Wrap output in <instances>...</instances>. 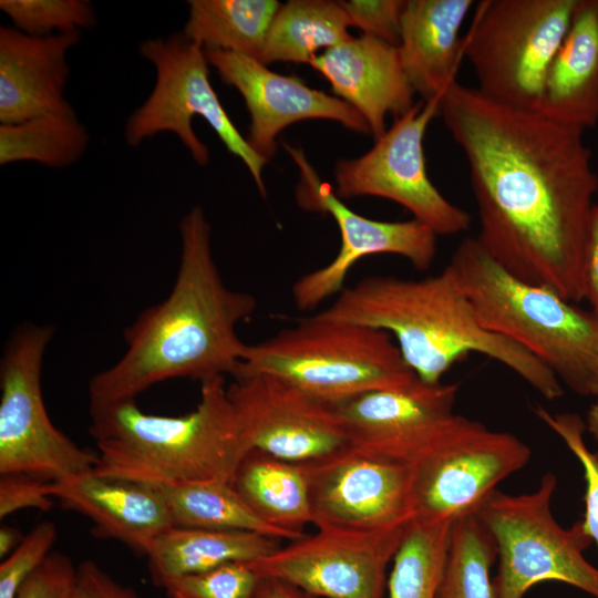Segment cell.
<instances>
[{
	"label": "cell",
	"instance_id": "cell-13",
	"mask_svg": "<svg viewBox=\"0 0 598 598\" xmlns=\"http://www.w3.org/2000/svg\"><path fill=\"white\" fill-rule=\"evenodd\" d=\"M300 171L297 203L305 209L330 215L340 231L337 256L326 266L301 276L292 286L299 310H311L340 293L352 267L372 255H398L419 270H426L436 256L437 235L417 219L381 221L364 217L350 207L323 182L300 148L285 144Z\"/></svg>",
	"mask_w": 598,
	"mask_h": 598
},
{
	"label": "cell",
	"instance_id": "cell-44",
	"mask_svg": "<svg viewBox=\"0 0 598 598\" xmlns=\"http://www.w3.org/2000/svg\"><path fill=\"white\" fill-rule=\"evenodd\" d=\"M592 396H598V360L595 369L594 383H592Z\"/></svg>",
	"mask_w": 598,
	"mask_h": 598
},
{
	"label": "cell",
	"instance_id": "cell-33",
	"mask_svg": "<svg viewBox=\"0 0 598 598\" xmlns=\"http://www.w3.org/2000/svg\"><path fill=\"white\" fill-rule=\"evenodd\" d=\"M535 414L555 432L578 458L585 478V514L580 522L584 533L595 542L598 550V453L587 446L585 421L575 413H551L536 405Z\"/></svg>",
	"mask_w": 598,
	"mask_h": 598
},
{
	"label": "cell",
	"instance_id": "cell-30",
	"mask_svg": "<svg viewBox=\"0 0 598 598\" xmlns=\"http://www.w3.org/2000/svg\"><path fill=\"white\" fill-rule=\"evenodd\" d=\"M452 524L408 523L386 582L390 598H436Z\"/></svg>",
	"mask_w": 598,
	"mask_h": 598
},
{
	"label": "cell",
	"instance_id": "cell-21",
	"mask_svg": "<svg viewBox=\"0 0 598 598\" xmlns=\"http://www.w3.org/2000/svg\"><path fill=\"white\" fill-rule=\"evenodd\" d=\"M53 498L87 517L95 537L117 540L145 556L152 542L174 526L158 488L85 472L51 483Z\"/></svg>",
	"mask_w": 598,
	"mask_h": 598
},
{
	"label": "cell",
	"instance_id": "cell-5",
	"mask_svg": "<svg viewBox=\"0 0 598 598\" xmlns=\"http://www.w3.org/2000/svg\"><path fill=\"white\" fill-rule=\"evenodd\" d=\"M445 267L486 330L525 349L573 392L592 396L598 315L516 278L476 238L462 240Z\"/></svg>",
	"mask_w": 598,
	"mask_h": 598
},
{
	"label": "cell",
	"instance_id": "cell-39",
	"mask_svg": "<svg viewBox=\"0 0 598 598\" xmlns=\"http://www.w3.org/2000/svg\"><path fill=\"white\" fill-rule=\"evenodd\" d=\"M73 598H141L130 586L123 585L95 561L87 559L78 566Z\"/></svg>",
	"mask_w": 598,
	"mask_h": 598
},
{
	"label": "cell",
	"instance_id": "cell-14",
	"mask_svg": "<svg viewBox=\"0 0 598 598\" xmlns=\"http://www.w3.org/2000/svg\"><path fill=\"white\" fill-rule=\"evenodd\" d=\"M234 379L227 395L249 450L308 463L350 447L334 405L277 375L245 373Z\"/></svg>",
	"mask_w": 598,
	"mask_h": 598
},
{
	"label": "cell",
	"instance_id": "cell-24",
	"mask_svg": "<svg viewBox=\"0 0 598 598\" xmlns=\"http://www.w3.org/2000/svg\"><path fill=\"white\" fill-rule=\"evenodd\" d=\"M230 484L252 512L289 542L312 523L305 463L252 448L236 467Z\"/></svg>",
	"mask_w": 598,
	"mask_h": 598
},
{
	"label": "cell",
	"instance_id": "cell-1",
	"mask_svg": "<svg viewBox=\"0 0 598 598\" xmlns=\"http://www.w3.org/2000/svg\"><path fill=\"white\" fill-rule=\"evenodd\" d=\"M440 115L467 162L481 246L516 278L582 301L598 192L584 130L457 82L440 99Z\"/></svg>",
	"mask_w": 598,
	"mask_h": 598
},
{
	"label": "cell",
	"instance_id": "cell-32",
	"mask_svg": "<svg viewBox=\"0 0 598 598\" xmlns=\"http://www.w3.org/2000/svg\"><path fill=\"white\" fill-rule=\"evenodd\" d=\"M0 9L16 29L32 37L81 31L96 22L94 8L86 0H1Z\"/></svg>",
	"mask_w": 598,
	"mask_h": 598
},
{
	"label": "cell",
	"instance_id": "cell-31",
	"mask_svg": "<svg viewBox=\"0 0 598 598\" xmlns=\"http://www.w3.org/2000/svg\"><path fill=\"white\" fill-rule=\"evenodd\" d=\"M497 548L474 513L452 524L436 598H496L491 569Z\"/></svg>",
	"mask_w": 598,
	"mask_h": 598
},
{
	"label": "cell",
	"instance_id": "cell-18",
	"mask_svg": "<svg viewBox=\"0 0 598 598\" xmlns=\"http://www.w3.org/2000/svg\"><path fill=\"white\" fill-rule=\"evenodd\" d=\"M223 82L243 96L250 115L249 146L269 162L276 138L288 125L305 120L336 121L348 130L371 134L363 116L343 100L309 87L296 75L276 73L258 60L224 50L205 49Z\"/></svg>",
	"mask_w": 598,
	"mask_h": 598
},
{
	"label": "cell",
	"instance_id": "cell-11",
	"mask_svg": "<svg viewBox=\"0 0 598 598\" xmlns=\"http://www.w3.org/2000/svg\"><path fill=\"white\" fill-rule=\"evenodd\" d=\"M527 444L508 432L454 414L409 465L414 519L454 522L530 460Z\"/></svg>",
	"mask_w": 598,
	"mask_h": 598
},
{
	"label": "cell",
	"instance_id": "cell-23",
	"mask_svg": "<svg viewBox=\"0 0 598 598\" xmlns=\"http://www.w3.org/2000/svg\"><path fill=\"white\" fill-rule=\"evenodd\" d=\"M539 112L582 128L598 122V0H578L546 75Z\"/></svg>",
	"mask_w": 598,
	"mask_h": 598
},
{
	"label": "cell",
	"instance_id": "cell-25",
	"mask_svg": "<svg viewBox=\"0 0 598 598\" xmlns=\"http://www.w3.org/2000/svg\"><path fill=\"white\" fill-rule=\"evenodd\" d=\"M280 539L260 533L176 527L150 545L145 557L155 586L233 561H254L280 547Z\"/></svg>",
	"mask_w": 598,
	"mask_h": 598
},
{
	"label": "cell",
	"instance_id": "cell-19",
	"mask_svg": "<svg viewBox=\"0 0 598 598\" xmlns=\"http://www.w3.org/2000/svg\"><path fill=\"white\" fill-rule=\"evenodd\" d=\"M309 64L363 116L375 141L386 131V115L398 118L415 105L399 48L374 37H353L317 54Z\"/></svg>",
	"mask_w": 598,
	"mask_h": 598
},
{
	"label": "cell",
	"instance_id": "cell-2",
	"mask_svg": "<svg viewBox=\"0 0 598 598\" xmlns=\"http://www.w3.org/2000/svg\"><path fill=\"white\" fill-rule=\"evenodd\" d=\"M210 230L199 206L182 218L174 286L165 300L145 308L125 328V352L89 382L90 404L136 399L169 379L203 382L236 375L248 348L236 327L254 315L257 301L224 283Z\"/></svg>",
	"mask_w": 598,
	"mask_h": 598
},
{
	"label": "cell",
	"instance_id": "cell-43",
	"mask_svg": "<svg viewBox=\"0 0 598 598\" xmlns=\"http://www.w3.org/2000/svg\"><path fill=\"white\" fill-rule=\"evenodd\" d=\"M586 431L598 443V396L589 406L585 420Z\"/></svg>",
	"mask_w": 598,
	"mask_h": 598
},
{
	"label": "cell",
	"instance_id": "cell-15",
	"mask_svg": "<svg viewBox=\"0 0 598 598\" xmlns=\"http://www.w3.org/2000/svg\"><path fill=\"white\" fill-rule=\"evenodd\" d=\"M312 523L338 533H378L412 518L410 466L348 447L305 463Z\"/></svg>",
	"mask_w": 598,
	"mask_h": 598
},
{
	"label": "cell",
	"instance_id": "cell-28",
	"mask_svg": "<svg viewBox=\"0 0 598 598\" xmlns=\"http://www.w3.org/2000/svg\"><path fill=\"white\" fill-rule=\"evenodd\" d=\"M176 527L283 535L259 518L227 481L187 482L158 488Z\"/></svg>",
	"mask_w": 598,
	"mask_h": 598
},
{
	"label": "cell",
	"instance_id": "cell-37",
	"mask_svg": "<svg viewBox=\"0 0 598 598\" xmlns=\"http://www.w3.org/2000/svg\"><path fill=\"white\" fill-rule=\"evenodd\" d=\"M78 566L60 551H52L21 585L16 598H73Z\"/></svg>",
	"mask_w": 598,
	"mask_h": 598
},
{
	"label": "cell",
	"instance_id": "cell-26",
	"mask_svg": "<svg viewBox=\"0 0 598 598\" xmlns=\"http://www.w3.org/2000/svg\"><path fill=\"white\" fill-rule=\"evenodd\" d=\"M183 34L204 49L260 60L281 3L276 0H190Z\"/></svg>",
	"mask_w": 598,
	"mask_h": 598
},
{
	"label": "cell",
	"instance_id": "cell-38",
	"mask_svg": "<svg viewBox=\"0 0 598 598\" xmlns=\"http://www.w3.org/2000/svg\"><path fill=\"white\" fill-rule=\"evenodd\" d=\"M51 483L28 474H0V518L24 508L52 509Z\"/></svg>",
	"mask_w": 598,
	"mask_h": 598
},
{
	"label": "cell",
	"instance_id": "cell-35",
	"mask_svg": "<svg viewBox=\"0 0 598 598\" xmlns=\"http://www.w3.org/2000/svg\"><path fill=\"white\" fill-rule=\"evenodd\" d=\"M58 528L52 520L35 525L0 565V598H16L21 585L52 553Z\"/></svg>",
	"mask_w": 598,
	"mask_h": 598
},
{
	"label": "cell",
	"instance_id": "cell-7",
	"mask_svg": "<svg viewBox=\"0 0 598 598\" xmlns=\"http://www.w3.org/2000/svg\"><path fill=\"white\" fill-rule=\"evenodd\" d=\"M556 486V475L548 472L533 492L512 495L495 489L475 509L497 548L496 598H525L546 580L598 598V567L582 554L592 540L580 522L569 529L556 522L551 512Z\"/></svg>",
	"mask_w": 598,
	"mask_h": 598
},
{
	"label": "cell",
	"instance_id": "cell-12",
	"mask_svg": "<svg viewBox=\"0 0 598 598\" xmlns=\"http://www.w3.org/2000/svg\"><path fill=\"white\" fill-rule=\"evenodd\" d=\"M440 114V100L417 102L362 156L334 166L336 194L342 198L377 196L408 209L437 236H454L471 227V215L452 204L426 172L424 136Z\"/></svg>",
	"mask_w": 598,
	"mask_h": 598
},
{
	"label": "cell",
	"instance_id": "cell-27",
	"mask_svg": "<svg viewBox=\"0 0 598 598\" xmlns=\"http://www.w3.org/2000/svg\"><path fill=\"white\" fill-rule=\"evenodd\" d=\"M349 27L339 1L290 0L276 13L259 62L310 63L319 50L352 39Z\"/></svg>",
	"mask_w": 598,
	"mask_h": 598
},
{
	"label": "cell",
	"instance_id": "cell-16",
	"mask_svg": "<svg viewBox=\"0 0 598 598\" xmlns=\"http://www.w3.org/2000/svg\"><path fill=\"white\" fill-rule=\"evenodd\" d=\"M406 525L378 533L318 529L248 564L260 577L285 580L318 598H383L386 568Z\"/></svg>",
	"mask_w": 598,
	"mask_h": 598
},
{
	"label": "cell",
	"instance_id": "cell-36",
	"mask_svg": "<svg viewBox=\"0 0 598 598\" xmlns=\"http://www.w3.org/2000/svg\"><path fill=\"white\" fill-rule=\"evenodd\" d=\"M339 3L350 27L359 28L364 35L399 45L405 0H348Z\"/></svg>",
	"mask_w": 598,
	"mask_h": 598
},
{
	"label": "cell",
	"instance_id": "cell-10",
	"mask_svg": "<svg viewBox=\"0 0 598 598\" xmlns=\"http://www.w3.org/2000/svg\"><path fill=\"white\" fill-rule=\"evenodd\" d=\"M54 327L25 323L8 339L0 361V474L48 482L91 472L97 452L79 446L51 421L42 394L43 358Z\"/></svg>",
	"mask_w": 598,
	"mask_h": 598
},
{
	"label": "cell",
	"instance_id": "cell-34",
	"mask_svg": "<svg viewBox=\"0 0 598 598\" xmlns=\"http://www.w3.org/2000/svg\"><path fill=\"white\" fill-rule=\"evenodd\" d=\"M259 579L248 563L233 561L172 578L162 588L169 598H252Z\"/></svg>",
	"mask_w": 598,
	"mask_h": 598
},
{
	"label": "cell",
	"instance_id": "cell-8",
	"mask_svg": "<svg viewBox=\"0 0 598 598\" xmlns=\"http://www.w3.org/2000/svg\"><path fill=\"white\" fill-rule=\"evenodd\" d=\"M577 2H481L463 47L475 72L477 90L497 103L539 111L546 75Z\"/></svg>",
	"mask_w": 598,
	"mask_h": 598
},
{
	"label": "cell",
	"instance_id": "cell-3",
	"mask_svg": "<svg viewBox=\"0 0 598 598\" xmlns=\"http://www.w3.org/2000/svg\"><path fill=\"white\" fill-rule=\"evenodd\" d=\"M316 316L390 333L409 368L425 383H440L454 363L475 352L505 365L547 400L564 394L545 364L481 324L446 267L421 279L364 278Z\"/></svg>",
	"mask_w": 598,
	"mask_h": 598
},
{
	"label": "cell",
	"instance_id": "cell-20",
	"mask_svg": "<svg viewBox=\"0 0 598 598\" xmlns=\"http://www.w3.org/2000/svg\"><path fill=\"white\" fill-rule=\"evenodd\" d=\"M81 31L32 37L0 28V122L74 111L64 97L70 69L68 52Z\"/></svg>",
	"mask_w": 598,
	"mask_h": 598
},
{
	"label": "cell",
	"instance_id": "cell-6",
	"mask_svg": "<svg viewBox=\"0 0 598 598\" xmlns=\"http://www.w3.org/2000/svg\"><path fill=\"white\" fill-rule=\"evenodd\" d=\"M245 373L277 375L332 405L417 379L390 333L316 315L248 344L235 377Z\"/></svg>",
	"mask_w": 598,
	"mask_h": 598
},
{
	"label": "cell",
	"instance_id": "cell-4",
	"mask_svg": "<svg viewBox=\"0 0 598 598\" xmlns=\"http://www.w3.org/2000/svg\"><path fill=\"white\" fill-rule=\"evenodd\" d=\"M89 433L100 476L156 488L198 481L230 482L250 451L245 444L225 377L200 382L195 410L181 416L143 412L136 399L90 404Z\"/></svg>",
	"mask_w": 598,
	"mask_h": 598
},
{
	"label": "cell",
	"instance_id": "cell-17",
	"mask_svg": "<svg viewBox=\"0 0 598 598\" xmlns=\"http://www.w3.org/2000/svg\"><path fill=\"white\" fill-rule=\"evenodd\" d=\"M458 385L416 379L399 389L369 391L334 408L350 446L410 465L455 414Z\"/></svg>",
	"mask_w": 598,
	"mask_h": 598
},
{
	"label": "cell",
	"instance_id": "cell-42",
	"mask_svg": "<svg viewBox=\"0 0 598 598\" xmlns=\"http://www.w3.org/2000/svg\"><path fill=\"white\" fill-rule=\"evenodd\" d=\"M23 535L12 526H1L0 528V557L4 559L9 556L22 542Z\"/></svg>",
	"mask_w": 598,
	"mask_h": 598
},
{
	"label": "cell",
	"instance_id": "cell-22",
	"mask_svg": "<svg viewBox=\"0 0 598 598\" xmlns=\"http://www.w3.org/2000/svg\"><path fill=\"white\" fill-rule=\"evenodd\" d=\"M472 0H405L401 61L422 101L440 100L456 80L464 39L460 37Z\"/></svg>",
	"mask_w": 598,
	"mask_h": 598
},
{
	"label": "cell",
	"instance_id": "cell-41",
	"mask_svg": "<svg viewBox=\"0 0 598 598\" xmlns=\"http://www.w3.org/2000/svg\"><path fill=\"white\" fill-rule=\"evenodd\" d=\"M252 598H318L299 587L274 577H260Z\"/></svg>",
	"mask_w": 598,
	"mask_h": 598
},
{
	"label": "cell",
	"instance_id": "cell-29",
	"mask_svg": "<svg viewBox=\"0 0 598 598\" xmlns=\"http://www.w3.org/2000/svg\"><path fill=\"white\" fill-rule=\"evenodd\" d=\"M89 134L74 111L0 125V164L37 162L62 168L79 161Z\"/></svg>",
	"mask_w": 598,
	"mask_h": 598
},
{
	"label": "cell",
	"instance_id": "cell-40",
	"mask_svg": "<svg viewBox=\"0 0 598 598\" xmlns=\"http://www.w3.org/2000/svg\"><path fill=\"white\" fill-rule=\"evenodd\" d=\"M584 300H587L591 311L598 315V202L592 207L586 241Z\"/></svg>",
	"mask_w": 598,
	"mask_h": 598
},
{
	"label": "cell",
	"instance_id": "cell-9",
	"mask_svg": "<svg viewBox=\"0 0 598 598\" xmlns=\"http://www.w3.org/2000/svg\"><path fill=\"white\" fill-rule=\"evenodd\" d=\"M141 55L156 70L154 87L146 101L128 117L125 138L131 146L161 132L174 133L198 165L209 162V150L193 130V118L203 117L226 148L240 158L266 197L262 169L268 163L248 144L215 92L208 74L205 49L183 33L145 40Z\"/></svg>",
	"mask_w": 598,
	"mask_h": 598
}]
</instances>
